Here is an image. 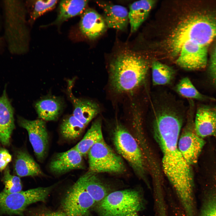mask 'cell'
Here are the masks:
<instances>
[{"label":"cell","mask_w":216,"mask_h":216,"mask_svg":"<svg viewBox=\"0 0 216 216\" xmlns=\"http://www.w3.org/2000/svg\"><path fill=\"white\" fill-rule=\"evenodd\" d=\"M209 72L213 82L216 86V46L211 55L209 66Z\"/></svg>","instance_id":"4dcf8cb0"},{"label":"cell","mask_w":216,"mask_h":216,"mask_svg":"<svg viewBox=\"0 0 216 216\" xmlns=\"http://www.w3.org/2000/svg\"><path fill=\"white\" fill-rule=\"evenodd\" d=\"M14 169L16 174L19 177L43 175L39 165L28 152L23 150L17 152Z\"/></svg>","instance_id":"ffe728a7"},{"label":"cell","mask_w":216,"mask_h":216,"mask_svg":"<svg viewBox=\"0 0 216 216\" xmlns=\"http://www.w3.org/2000/svg\"><path fill=\"white\" fill-rule=\"evenodd\" d=\"M11 160V155L8 151L4 148H0V172H2L5 169Z\"/></svg>","instance_id":"f546056e"},{"label":"cell","mask_w":216,"mask_h":216,"mask_svg":"<svg viewBox=\"0 0 216 216\" xmlns=\"http://www.w3.org/2000/svg\"><path fill=\"white\" fill-rule=\"evenodd\" d=\"M72 82L70 81L68 83V91L74 106L72 115L80 123L86 127L99 113V106L93 101L75 97L72 93Z\"/></svg>","instance_id":"5bb4252c"},{"label":"cell","mask_w":216,"mask_h":216,"mask_svg":"<svg viewBox=\"0 0 216 216\" xmlns=\"http://www.w3.org/2000/svg\"><path fill=\"white\" fill-rule=\"evenodd\" d=\"M58 1L38 0L34 4V8L30 16V22L33 23L37 18L46 12L53 9Z\"/></svg>","instance_id":"83f0119b"},{"label":"cell","mask_w":216,"mask_h":216,"mask_svg":"<svg viewBox=\"0 0 216 216\" xmlns=\"http://www.w3.org/2000/svg\"><path fill=\"white\" fill-rule=\"evenodd\" d=\"M103 139L102 122L100 119H97L93 122L83 138L74 147L82 156H85L95 144Z\"/></svg>","instance_id":"7402d4cb"},{"label":"cell","mask_w":216,"mask_h":216,"mask_svg":"<svg viewBox=\"0 0 216 216\" xmlns=\"http://www.w3.org/2000/svg\"><path fill=\"white\" fill-rule=\"evenodd\" d=\"M14 115L13 108L4 89L0 96V142L4 146L9 144L15 128Z\"/></svg>","instance_id":"9a60e30c"},{"label":"cell","mask_w":216,"mask_h":216,"mask_svg":"<svg viewBox=\"0 0 216 216\" xmlns=\"http://www.w3.org/2000/svg\"><path fill=\"white\" fill-rule=\"evenodd\" d=\"M154 113V129L163 153V171L180 204L190 206L194 202L193 175L190 166L178 147L181 112L175 107L165 105L155 109Z\"/></svg>","instance_id":"6da1fadb"},{"label":"cell","mask_w":216,"mask_h":216,"mask_svg":"<svg viewBox=\"0 0 216 216\" xmlns=\"http://www.w3.org/2000/svg\"><path fill=\"white\" fill-rule=\"evenodd\" d=\"M205 144L202 138L187 127L178 140V147L186 161L191 166L196 163Z\"/></svg>","instance_id":"7c38bea8"},{"label":"cell","mask_w":216,"mask_h":216,"mask_svg":"<svg viewBox=\"0 0 216 216\" xmlns=\"http://www.w3.org/2000/svg\"><path fill=\"white\" fill-rule=\"evenodd\" d=\"M148 65L141 56L128 49L119 52L110 65L111 87L118 93L130 92L144 81Z\"/></svg>","instance_id":"3957f363"},{"label":"cell","mask_w":216,"mask_h":216,"mask_svg":"<svg viewBox=\"0 0 216 216\" xmlns=\"http://www.w3.org/2000/svg\"><path fill=\"white\" fill-rule=\"evenodd\" d=\"M127 216H139L137 214V212H134L131 213Z\"/></svg>","instance_id":"d6a6232c"},{"label":"cell","mask_w":216,"mask_h":216,"mask_svg":"<svg viewBox=\"0 0 216 216\" xmlns=\"http://www.w3.org/2000/svg\"><path fill=\"white\" fill-rule=\"evenodd\" d=\"M95 202L76 182L66 191L62 201V207L66 216H86Z\"/></svg>","instance_id":"9c48e42d"},{"label":"cell","mask_w":216,"mask_h":216,"mask_svg":"<svg viewBox=\"0 0 216 216\" xmlns=\"http://www.w3.org/2000/svg\"><path fill=\"white\" fill-rule=\"evenodd\" d=\"M37 216H66L63 212H47Z\"/></svg>","instance_id":"1f68e13d"},{"label":"cell","mask_w":216,"mask_h":216,"mask_svg":"<svg viewBox=\"0 0 216 216\" xmlns=\"http://www.w3.org/2000/svg\"><path fill=\"white\" fill-rule=\"evenodd\" d=\"M106 26L104 18L94 10L88 8L82 14L80 28L82 33L88 38H97L105 31Z\"/></svg>","instance_id":"2e32d148"},{"label":"cell","mask_w":216,"mask_h":216,"mask_svg":"<svg viewBox=\"0 0 216 216\" xmlns=\"http://www.w3.org/2000/svg\"><path fill=\"white\" fill-rule=\"evenodd\" d=\"M4 2L5 34L10 50L14 54L26 53L28 49L29 35L25 8L19 1Z\"/></svg>","instance_id":"277c9868"},{"label":"cell","mask_w":216,"mask_h":216,"mask_svg":"<svg viewBox=\"0 0 216 216\" xmlns=\"http://www.w3.org/2000/svg\"><path fill=\"white\" fill-rule=\"evenodd\" d=\"M156 216H157L156 214Z\"/></svg>","instance_id":"836d02e7"},{"label":"cell","mask_w":216,"mask_h":216,"mask_svg":"<svg viewBox=\"0 0 216 216\" xmlns=\"http://www.w3.org/2000/svg\"><path fill=\"white\" fill-rule=\"evenodd\" d=\"M176 92L182 96L190 99L200 100L212 99L200 93L188 77L181 79L176 87Z\"/></svg>","instance_id":"484cf974"},{"label":"cell","mask_w":216,"mask_h":216,"mask_svg":"<svg viewBox=\"0 0 216 216\" xmlns=\"http://www.w3.org/2000/svg\"><path fill=\"white\" fill-rule=\"evenodd\" d=\"M112 137L113 144L118 154L128 162L137 176L144 178L145 171L144 158L134 138L119 122L115 124Z\"/></svg>","instance_id":"8992f818"},{"label":"cell","mask_w":216,"mask_h":216,"mask_svg":"<svg viewBox=\"0 0 216 216\" xmlns=\"http://www.w3.org/2000/svg\"><path fill=\"white\" fill-rule=\"evenodd\" d=\"M167 38L170 54L191 46L207 47L216 38V20L203 15L193 14L182 19Z\"/></svg>","instance_id":"7a4b0ae2"},{"label":"cell","mask_w":216,"mask_h":216,"mask_svg":"<svg viewBox=\"0 0 216 216\" xmlns=\"http://www.w3.org/2000/svg\"><path fill=\"white\" fill-rule=\"evenodd\" d=\"M19 125L26 129L29 140L38 160L43 161L46 156L49 144V137L45 121L38 119L28 120L19 118Z\"/></svg>","instance_id":"30bf717a"},{"label":"cell","mask_w":216,"mask_h":216,"mask_svg":"<svg viewBox=\"0 0 216 216\" xmlns=\"http://www.w3.org/2000/svg\"><path fill=\"white\" fill-rule=\"evenodd\" d=\"M85 190L97 203L110 193V188L97 175L88 171L77 180Z\"/></svg>","instance_id":"ac0fdd59"},{"label":"cell","mask_w":216,"mask_h":216,"mask_svg":"<svg viewBox=\"0 0 216 216\" xmlns=\"http://www.w3.org/2000/svg\"><path fill=\"white\" fill-rule=\"evenodd\" d=\"M152 68V82L154 85L168 84L175 75L174 70L172 68L159 61L154 62Z\"/></svg>","instance_id":"d4e9b609"},{"label":"cell","mask_w":216,"mask_h":216,"mask_svg":"<svg viewBox=\"0 0 216 216\" xmlns=\"http://www.w3.org/2000/svg\"><path fill=\"white\" fill-rule=\"evenodd\" d=\"M144 207L142 194L136 190L127 189L110 193L96 203V209L100 216H127Z\"/></svg>","instance_id":"5b68a950"},{"label":"cell","mask_w":216,"mask_h":216,"mask_svg":"<svg viewBox=\"0 0 216 216\" xmlns=\"http://www.w3.org/2000/svg\"><path fill=\"white\" fill-rule=\"evenodd\" d=\"M82 156L74 147L64 152L56 154L49 165L53 173L61 175L74 170L85 169Z\"/></svg>","instance_id":"8fae6325"},{"label":"cell","mask_w":216,"mask_h":216,"mask_svg":"<svg viewBox=\"0 0 216 216\" xmlns=\"http://www.w3.org/2000/svg\"><path fill=\"white\" fill-rule=\"evenodd\" d=\"M200 216H216V196L212 197L208 200Z\"/></svg>","instance_id":"f1b7e54d"},{"label":"cell","mask_w":216,"mask_h":216,"mask_svg":"<svg viewBox=\"0 0 216 216\" xmlns=\"http://www.w3.org/2000/svg\"><path fill=\"white\" fill-rule=\"evenodd\" d=\"M35 108L39 118L44 121L56 120L62 107L58 98L48 97L40 100L36 104Z\"/></svg>","instance_id":"603a6c76"},{"label":"cell","mask_w":216,"mask_h":216,"mask_svg":"<svg viewBox=\"0 0 216 216\" xmlns=\"http://www.w3.org/2000/svg\"><path fill=\"white\" fill-rule=\"evenodd\" d=\"M96 3L103 11L104 19L108 27L121 30L127 27L128 12L125 7L101 2Z\"/></svg>","instance_id":"e0dca14e"},{"label":"cell","mask_w":216,"mask_h":216,"mask_svg":"<svg viewBox=\"0 0 216 216\" xmlns=\"http://www.w3.org/2000/svg\"><path fill=\"white\" fill-rule=\"evenodd\" d=\"M194 125L195 133L200 137L216 136V106H199L196 111Z\"/></svg>","instance_id":"4fadbf2b"},{"label":"cell","mask_w":216,"mask_h":216,"mask_svg":"<svg viewBox=\"0 0 216 216\" xmlns=\"http://www.w3.org/2000/svg\"><path fill=\"white\" fill-rule=\"evenodd\" d=\"M53 187V186L38 187L10 194L2 191L0 193V212L22 216L24 211L28 206L45 201Z\"/></svg>","instance_id":"ba28073f"},{"label":"cell","mask_w":216,"mask_h":216,"mask_svg":"<svg viewBox=\"0 0 216 216\" xmlns=\"http://www.w3.org/2000/svg\"><path fill=\"white\" fill-rule=\"evenodd\" d=\"M88 155V171L97 174H120L126 170L122 158L107 144L104 139L95 144Z\"/></svg>","instance_id":"52a82bcc"},{"label":"cell","mask_w":216,"mask_h":216,"mask_svg":"<svg viewBox=\"0 0 216 216\" xmlns=\"http://www.w3.org/2000/svg\"><path fill=\"white\" fill-rule=\"evenodd\" d=\"M88 1L62 0L60 2L57 17L49 25L60 26L68 19L82 14L86 9Z\"/></svg>","instance_id":"d6986e66"},{"label":"cell","mask_w":216,"mask_h":216,"mask_svg":"<svg viewBox=\"0 0 216 216\" xmlns=\"http://www.w3.org/2000/svg\"><path fill=\"white\" fill-rule=\"evenodd\" d=\"M155 3L153 0H141L130 5L128 18L131 32H136L146 20Z\"/></svg>","instance_id":"44dd1931"},{"label":"cell","mask_w":216,"mask_h":216,"mask_svg":"<svg viewBox=\"0 0 216 216\" xmlns=\"http://www.w3.org/2000/svg\"><path fill=\"white\" fill-rule=\"evenodd\" d=\"M2 180L4 185L3 192L10 194L22 191V184L20 177L11 175L8 166L4 170Z\"/></svg>","instance_id":"4316f807"},{"label":"cell","mask_w":216,"mask_h":216,"mask_svg":"<svg viewBox=\"0 0 216 216\" xmlns=\"http://www.w3.org/2000/svg\"><path fill=\"white\" fill-rule=\"evenodd\" d=\"M86 127L72 115L63 120L60 126V132L64 139L73 140L80 136Z\"/></svg>","instance_id":"cb8c5ba5"}]
</instances>
